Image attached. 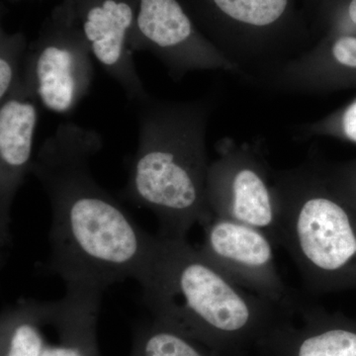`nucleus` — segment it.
<instances>
[{"label": "nucleus", "instance_id": "13", "mask_svg": "<svg viewBox=\"0 0 356 356\" xmlns=\"http://www.w3.org/2000/svg\"><path fill=\"white\" fill-rule=\"evenodd\" d=\"M44 302L21 299L6 307L0 321V356H41Z\"/></svg>", "mask_w": 356, "mask_h": 356}, {"label": "nucleus", "instance_id": "3", "mask_svg": "<svg viewBox=\"0 0 356 356\" xmlns=\"http://www.w3.org/2000/svg\"><path fill=\"white\" fill-rule=\"evenodd\" d=\"M132 106L138 147L120 196L156 215L159 236L186 238L194 225L213 217L206 191L212 102H170L147 92Z\"/></svg>", "mask_w": 356, "mask_h": 356}, {"label": "nucleus", "instance_id": "17", "mask_svg": "<svg viewBox=\"0 0 356 356\" xmlns=\"http://www.w3.org/2000/svg\"><path fill=\"white\" fill-rule=\"evenodd\" d=\"M308 133L331 136L356 144V98L343 108L309 126Z\"/></svg>", "mask_w": 356, "mask_h": 356}, {"label": "nucleus", "instance_id": "10", "mask_svg": "<svg viewBox=\"0 0 356 356\" xmlns=\"http://www.w3.org/2000/svg\"><path fill=\"white\" fill-rule=\"evenodd\" d=\"M56 302H44L41 356H102L97 321L104 290L88 284H65Z\"/></svg>", "mask_w": 356, "mask_h": 356}, {"label": "nucleus", "instance_id": "1", "mask_svg": "<svg viewBox=\"0 0 356 356\" xmlns=\"http://www.w3.org/2000/svg\"><path fill=\"white\" fill-rule=\"evenodd\" d=\"M102 147V135L95 129L64 122L39 147L30 173L51 204L49 270L65 284L105 290L128 278L140 280L158 236L140 228L96 181L90 161Z\"/></svg>", "mask_w": 356, "mask_h": 356}, {"label": "nucleus", "instance_id": "15", "mask_svg": "<svg viewBox=\"0 0 356 356\" xmlns=\"http://www.w3.org/2000/svg\"><path fill=\"white\" fill-rule=\"evenodd\" d=\"M229 19L254 28L275 24L286 11L289 0H212Z\"/></svg>", "mask_w": 356, "mask_h": 356}, {"label": "nucleus", "instance_id": "12", "mask_svg": "<svg viewBox=\"0 0 356 356\" xmlns=\"http://www.w3.org/2000/svg\"><path fill=\"white\" fill-rule=\"evenodd\" d=\"M274 79L296 89L337 88L356 84V36L341 35L320 50L289 63Z\"/></svg>", "mask_w": 356, "mask_h": 356}, {"label": "nucleus", "instance_id": "6", "mask_svg": "<svg viewBox=\"0 0 356 356\" xmlns=\"http://www.w3.org/2000/svg\"><path fill=\"white\" fill-rule=\"evenodd\" d=\"M198 250L236 285L295 314L299 302L276 266L275 243L261 229L213 216Z\"/></svg>", "mask_w": 356, "mask_h": 356}, {"label": "nucleus", "instance_id": "7", "mask_svg": "<svg viewBox=\"0 0 356 356\" xmlns=\"http://www.w3.org/2000/svg\"><path fill=\"white\" fill-rule=\"evenodd\" d=\"M92 58L81 28H55L28 46L22 81L44 108L70 114L90 92Z\"/></svg>", "mask_w": 356, "mask_h": 356}, {"label": "nucleus", "instance_id": "14", "mask_svg": "<svg viewBox=\"0 0 356 356\" xmlns=\"http://www.w3.org/2000/svg\"><path fill=\"white\" fill-rule=\"evenodd\" d=\"M130 356H228L175 331L156 320L134 330Z\"/></svg>", "mask_w": 356, "mask_h": 356}, {"label": "nucleus", "instance_id": "18", "mask_svg": "<svg viewBox=\"0 0 356 356\" xmlns=\"http://www.w3.org/2000/svg\"><path fill=\"white\" fill-rule=\"evenodd\" d=\"M325 181L356 214V159L330 168H320Z\"/></svg>", "mask_w": 356, "mask_h": 356}, {"label": "nucleus", "instance_id": "19", "mask_svg": "<svg viewBox=\"0 0 356 356\" xmlns=\"http://www.w3.org/2000/svg\"><path fill=\"white\" fill-rule=\"evenodd\" d=\"M348 16L351 24L356 27V0H350L348 7Z\"/></svg>", "mask_w": 356, "mask_h": 356}, {"label": "nucleus", "instance_id": "2", "mask_svg": "<svg viewBox=\"0 0 356 356\" xmlns=\"http://www.w3.org/2000/svg\"><path fill=\"white\" fill-rule=\"evenodd\" d=\"M154 320L228 356L259 348L292 314L229 280L186 238H163L139 280Z\"/></svg>", "mask_w": 356, "mask_h": 356}, {"label": "nucleus", "instance_id": "8", "mask_svg": "<svg viewBox=\"0 0 356 356\" xmlns=\"http://www.w3.org/2000/svg\"><path fill=\"white\" fill-rule=\"evenodd\" d=\"M129 47L149 51L175 81L197 70L236 72L238 65L199 37L177 0H140Z\"/></svg>", "mask_w": 356, "mask_h": 356}, {"label": "nucleus", "instance_id": "5", "mask_svg": "<svg viewBox=\"0 0 356 356\" xmlns=\"http://www.w3.org/2000/svg\"><path fill=\"white\" fill-rule=\"evenodd\" d=\"M216 151L206 187L213 216L261 229L280 245L278 204L266 165L252 149L227 139Z\"/></svg>", "mask_w": 356, "mask_h": 356}, {"label": "nucleus", "instance_id": "4", "mask_svg": "<svg viewBox=\"0 0 356 356\" xmlns=\"http://www.w3.org/2000/svg\"><path fill=\"white\" fill-rule=\"evenodd\" d=\"M280 245L311 291H356V214L325 181L320 168L276 175Z\"/></svg>", "mask_w": 356, "mask_h": 356}, {"label": "nucleus", "instance_id": "16", "mask_svg": "<svg viewBox=\"0 0 356 356\" xmlns=\"http://www.w3.org/2000/svg\"><path fill=\"white\" fill-rule=\"evenodd\" d=\"M28 44L20 35L6 36L0 44V102L22 83Z\"/></svg>", "mask_w": 356, "mask_h": 356}, {"label": "nucleus", "instance_id": "11", "mask_svg": "<svg viewBox=\"0 0 356 356\" xmlns=\"http://www.w3.org/2000/svg\"><path fill=\"white\" fill-rule=\"evenodd\" d=\"M302 323L282 321L259 348L269 356H356V323L298 304Z\"/></svg>", "mask_w": 356, "mask_h": 356}, {"label": "nucleus", "instance_id": "9", "mask_svg": "<svg viewBox=\"0 0 356 356\" xmlns=\"http://www.w3.org/2000/svg\"><path fill=\"white\" fill-rule=\"evenodd\" d=\"M40 102L21 83L0 102V238L2 247L10 241L9 226L14 199L33 161V145Z\"/></svg>", "mask_w": 356, "mask_h": 356}]
</instances>
